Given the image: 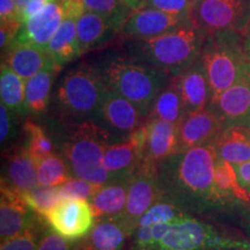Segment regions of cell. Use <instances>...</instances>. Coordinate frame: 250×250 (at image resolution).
<instances>
[{
    "mask_svg": "<svg viewBox=\"0 0 250 250\" xmlns=\"http://www.w3.org/2000/svg\"><path fill=\"white\" fill-rule=\"evenodd\" d=\"M217 158L214 143L175 152L166 158L156 168L164 195L190 214L227 206L214 183Z\"/></svg>",
    "mask_w": 250,
    "mask_h": 250,
    "instance_id": "cell-1",
    "label": "cell"
},
{
    "mask_svg": "<svg viewBox=\"0 0 250 250\" xmlns=\"http://www.w3.org/2000/svg\"><path fill=\"white\" fill-rule=\"evenodd\" d=\"M205 37V31L192 19L162 35L132 41L127 51L134 61L174 77L198 61Z\"/></svg>",
    "mask_w": 250,
    "mask_h": 250,
    "instance_id": "cell-2",
    "label": "cell"
},
{
    "mask_svg": "<svg viewBox=\"0 0 250 250\" xmlns=\"http://www.w3.org/2000/svg\"><path fill=\"white\" fill-rule=\"evenodd\" d=\"M62 125L58 147L72 175L100 186L110 182L103 162L110 134L93 118Z\"/></svg>",
    "mask_w": 250,
    "mask_h": 250,
    "instance_id": "cell-3",
    "label": "cell"
},
{
    "mask_svg": "<svg viewBox=\"0 0 250 250\" xmlns=\"http://www.w3.org/2000/svg\"><path fill=\"white\" fill-rule=\"evenodd\" d=\"M108 86L98 66L81 64L62 76L51 103L62 123L89 120L98 112Z\"/></svg>",
    "mask_w": 250,
    "mask_h": 250,
    "instance_id": "cell-4",
    "label": "cell"
},
{
    "mask_svg": "<svg viewBox=\"0 0 250 250\" xmlns=\"http://www.w3.org/2000/svg\"><path fill=\"white\" fill-rule=\"evenodd\" d=\"M98 67L108 88L130 100L147 114L156 95L171 80L164 72L123 56L105 57Z\"/></svg>",
    "mask_w": 250,
    "mask_h": 250,
    "instance_id": "cell-5",
    "label": "cell"
},
{
    "mask_svg": "<svg viewBox=\"0 0 250 250\" xmlns=\"http://www.w3.org/2000/svg\"><path fill=\"white\" fill-rule=\"evenodd\" d=\"M199 58L208 76L213 101L239 79L248 62L243 36L235 31L208 34Z\"/></svg>",
    "mask_w": 250,
    "mask_h": 250,
    "instance_id": "cell-6",
    "label": "cell"
},
{
    "mask_svg": "<svg viewBox=\"0 0 250 250\" xmlns=\"http://www.w3.org/2000/svg\"><path fill=\"white\" fill-rule=\"evenodd\" d=\"M149 250H250V241L224 235L210 224L188 217L170 224Z\"/></svg>",
    "mask_w": 250,
    "mask_h": 250,
    "instance_id": "cell-7",
    "label": "cell"
},
{
    "mask_svg": "<svg viewBox=\"0 0 250 250\" xmlns=\"http://www.w3.org/2000/svg\"><path fill=\"white\" fill-rule=\"evenodd\" d=\"M192 19L208 34L235 31L245 36L250 26V0H202Z\"/></svg>",
    "mask_w": 250,
    "mask_h": 250,
    "instance_id": "cell-8",
    "label": "cell"
},
{
    "mask_svg": "<svg viewBox=\"0 0 250 250\" xmlns=\"http://www.w3.org/2000/svg\"><path fill=\"white\" fill-rule=\"evenodd\" d=\"M147 112L108 88L93 120L110 134L112 143H116L131 136L147 122Z\"/></svg>",
    "mask_w": 250,
    "mask_h": 250,
    "instance_id": "cell-9",
    "label": "cell"
},
{
    "mask_svg": "<svg viewBox=\"0 0 250 250\" xmlns=\"http://www.w3.org/2000/svg\"><path fill=\"white\" fill-rule=\"evenodd\" d=\"M164 195L156 168L142 165L131 176L127 199L122 218L136 232L140 218Z\"/></svg>",
    "mask_w": 250,
    "mask_h": 250,
    "instance_id": "cell-10",
    "label": "cell"
},
{
    "mask_svg": "<svg viewBox=\"0 0 250 250\" xmlns=\"http://www.w3.org/2000/svg\"><path fill=\"white\" fill-rule=\"evenodd\" d=\"M45 220L51 229L70 241L83 239L95 224L89 202L74 198H64L59 202Z\"/></svg>",
    "mask_w": 250,
    "mask_h": 250,
    "instance_id": "cell-11",
    "label": "cell"
},
{
    "mask_svg": "<svg viewBox=\"0 0 250 250\" xmlns=\"http://www.w3.org/2000/svg\"><path fill=\"white\" fill-rule=\"evenodd\" d=\"M147 126L146 123L131 136L109 145L104 154V167L111 181L130 177L142 166L145 151Z\"/></svg>",
    "mask_w": 250,
    "mask_h": 250,
    "instance_id": "cell-12",
    "label": "cell"
},
{
    "mask_svg": "<svg viewBox=\"0 0 250 250\" xmlns=\"http://www.w3.org/2000/svg\"><path fill=\"white\" fill-rule=\"evenodd\" d=\"M213 109L224 124L227 126L237 124H248L250 122V62L229 88L223 92L217 99L211 101Z\"/></svg>",
    "mask_w": 250,
    "mask_h": 250,
    "instance_id": "cell-13",
    "label": "cell"
},
{
    "mask_svg": "<svg viewBox=\"0 0 250 250\" xmlns=\"http://www.w3.org/2000/svg\"><path fill=\"white\" fill-rule=\"evenodd\" d=\"M224 124L210 105L202 110L187 112L177 124V151L214 143Z\"/></svg>",
    "mask_w": 250,
    "mask_h": 250,
    "instance_id": "cell-14",
    "label": "cell"
},
{
    "mask_svg": "<svg viewBox=\"0 0 250 250\" xmlns=\"http://www.w3.org/2000/svg\"><path fill=\"white\" fill-rule=\"evenodd\" d=\"M192 20V18L171 14L155 8L140 7L134 9L125 22L121 35L132 41L148 40Z\"/></svg>",
    "mask_w": 250,
    "mask_h": 250,
    "instance_id": "cell-15",
    "label": "cell"
},
{
    "mask_svg": "<svg viewBox=\"0 0 250 250\" xmlns=\"http://www.w3.org/2000/svg\"><path fill=\"white\" fill-rule=\"evenodd\" d=\"M40 215L31 210L23 192L1 184L0 198V240L11 239L37 220Z\"/></svg>",
    "mask_w": 250,
    "mask_h": 250,
    "instance_id": "cell-16",
    "label": "cell"
},
{
    "mask_svg": "<svg viewBox=\"0 0 250 250\" xmlns=\"http://www.w3.org/2000/svg\"><path fill=\"white\" fill-rule=\"evenodd\" d=\"M66 0H54L41 13L22 23L15 41L45 49L62 22Z\"/></svg>",
    "mask_w": 250,
    "mask_h": 250,
    "instance_id": "cell-17",
    "label": "cell"
},
{
    "mask_svg": "<svg viewBox=\"0 0 250 250\" xmlns=\"http://www.w3.org/2000/svg\"><path fill=\"white\" fill-rule=\"evenodd\" d=\"M83 11L85 8L80 0H66L64 20L46 46V51L59 66H64L81 56L78 45L77 22Z\"/></svg>",
    "mask_w": 250,
    "mask_h": 250,
    "instance_id": "cell-18",
    "label": "cell"
},
{
    "mask_svg": "<svg viewBox=\"0 0 250 250\" xmlns=\"http://www.w3.org/2000/svg\"><path fill=\"white\" fill-rule=\"evenodd\" d=\"M133 234L122 217L100 219L86 236L73 241V250H124Z\"/></svg>",
    "mask_w": 250,
    "mask_h": 250,
    "instance_id": "cell-19",
    "label": "cell"
},
{
    "mask_svg": "<svg viewBox=\"0 0 250 250\" xmlns=\"http://www.w3.org/2000/svg\"><path fill=\"white\" fill-rule=\"evenodd\" d=\"M170 83L180 93L187 112L202 110L210 105V83L201 58L187 70L171 77Z\"/></svg>",
    "mask_w": 250,
    "mask_h": 250,
    "instance_id": "cell-20",
    "label": "cell"
},
{
    "mask_svg": "<svg viewBox=\"0 0 250 250\" xmlns=\"http://www.w3.org/2000/svg\"><path fill=\"white\" fill-rule=\"evenodd\" d=\"M147 138L142 165L158 168L159 164L177 151V125L160 120H147Z\"/></svg>",
    "mask_w": 250,
    "mask_h": 250,
    "instance_id": "cell-21",
    "label": "cell"
},
{
    "mask_svg": "<svg viewBox=\"0 0 250 250\" xmlns=\"http://www.w3.org/2000/svg\"><path fill=\"white\" fill-rule=\"evenodd\" d=\"M1 184L28 192L39 187L37 181V164L26 148H14L6 154L5 170Z\"/></svg>",
    "mask_w": 250,
    "mask_h": 250,
    "instance_id": "cell-22",
    "label": "cell"
},
{
    "mask_svg": "<svg viewBox=\"0 0 250 250\" xmlns=\"http://www.w3.org/2000/svg\"><path fill=\"white\" fill-rule=\"evenodd\" d=\"M77 33L81 56L107 45L115 37L120 35V31L109 21L87 9L78 18Z\"/></svg>",
    "mask_w": 250,
    "mask_h": 250,
    "instance_id": "cell-23",
    "label": "cell"
},
{
    "mask_svg": "<svg viewBox=\"0 0 250 250\" xmlns=\"http://www.w3.org/2000/svg\"><path fill=\"white\" fill-rule=\"evenodd\" d=\"M4 62L23 80H28L54 64L55 61L45 49L14 41L5 51Z\"/></svg>",
    "mask_w": 250,
    "mask_h": 250,
    "instance_id": "cell-24",
    "label": "cell"
},
{
    "mask_svg": "<svg viewBox=\"0 0 250 250\" xmlns=\"http://www.w3.org/2000/svg\"><path fill=\"white\" fill-rule=\"evenodd\" d=\"M130 177L112 180L102 184L89 201L95 220L122 217L127 199Z\"/></svg>",
    "mask_w": 250,
    "mask_h": 250,
    "instance_id": "cell-25",
    "label": "cell"
},
{
    "mask_svg": "<svg viewBox=\"0 0 250 250\" xmlns=\"http://www.w3.org/2000/svg\"><path fill=\"white\" fill-rule=\"evenodd\" d=\"M62 66L54 62L26 80L27 115L33 117H42L48 112L52 98V86Z\"/></svg>",
    "mask_w": 250,
    "mask_h": 250,
    "instance_id": "cell-26",
    "label": "cell"
},
{
    "mask_svg": "<svg viewBox=\"0 0 250 250\" xmlns=\"http://www.w3.org/2000/svg\"><path fill=\"white\" fill-rule=\"evenodd\" d=\"M218 156L232 165L250 161V127L248 124L227 126L214 142Z\"/></svg>",
    "mask_w": 250,
    "mask_h": 250,
    "instance_id": "cell-27",
    "label": "cell"
},
{
    "mask_svg": "<svg viewBox=\"0 0 250 250\" xmlns=\"http://www.w3.org/2000/svg\"><path fill=\"white\" fill-rule=\"evenodd\" d=\"M214 183L218 193L227 206L240 202L250 205V192L240 184L234 166L219 156L215 161Z\"/></svg>",
    "mask_w": 250,
    "mask_h": 250,
    "instance_id": "cell-28",
    "label": "cell"
},
{
    "mask_svg": "<svg viewBox=\"0 0 250 250\" xmlns=\"http://www.w3.org/2000/svg\"><path fill=\"white\" fill-rule=\"evenodd\" d=\"M0 96L1 102L14 115H27L26 80L15 73L4 62L0 68Z\"/></svg>",
    "mask_w": 250,
    "mask_h": 250,
    "instance_id": "cell-29",
    "label": "cell"
},
{
    "mask_svg": "<svg viewBox=\"0 0 250 250\" xmlns=\"http://www.w3.org/2000/svg\"><path fill=\"white\" fill-rule=\"evenodd\" d=\"M186 114L187 111L180 93L169 83V85L166 86L156 95L147 120H160L177 125Z\"/></svg>",
    "mask_w": 250,
    "mask_h": 250,
    "instance_id": "cell-30",
    "label": "cell"
},
{
    "mask_svg": "<svg viewBox=\"0 0 250 250\" xmlns=\"http://www.w3.org/2000/svg\"><path fill=\"white\" fill-rule=\"evenodd\" d=\"M188 217H191L189 212L169 197L162 195L161 198L156 201L140 218L137 228L154 226L159 224H173Z\"/></svg>",
    "mask_w": 250,
    "mask_h": 250,
    "instance_id": "cell-31",
    "label": "cell"
},
{
    "mask_svg": "<svg viewBox=\"0 0 250 250\" xmlns=\"http://www.w3.org/2000/svg\"><path fill=\"white\" fill-rule=\"evenodd\" d=\"M23 131L26 134L24 148L27 149L36 164H40L48 156L55 153V142L48 132L34 121H26L23 124Z\"/></svg>",
    "mask_w": 250,
    "mask_h": 250,
    "instance_id": "cell-32",
    "label": "cell"
},
{
    "mask_svg": "<svg viewBox=\"0 0 250 250\" xmlns=\"http://www.w3.org/2000/svg\"><path fill=\"white\" fill-rule=\"evenodd\" d=\"M74 177L61 154L48 156L37 164L39 187H59Z\"/></svg>",
    "mask_w": 250,
    "mask_h": 250,
    "instance_id": "cell-33",
    "label": "cell"
},
{
    "mask_svg": "<svg viewBox=\"0 0 250 250\" xmlns=\"http://www.w3.org/2000/svg\"><path fill=\"white\" fill-rule=\"evenodd\" d=\"M83 8L101 15L112 26L122 33L125 22L129 19L132 9L125 6L120 0H80Z\"/></svg>",
    "mask_w": 250,
    "mask_h": 250,
    "instance_id": "cell-34",
    "label": "cell"
},
{
    "mask_svg": "<svg viewBox=\"0 0 250 250\" xmlns=\"http://www.w3.org/2000/svg\"><path fill=\"white\" fill-rule=\"evenodd\" d=\"M23 196L31 210L44 219L52 208L64 199L59 187H37L31 191L23 192Z\"/></svg>",
    "mask_w": 250,
    "mask_h": 250,
    "instance_id": "cell-35",
    "label": "cell"
},
{
    "mask_svg": "<svg viewBox=\"0 0 250 250\" xmlns=\"http://www.w3.org/2000/svg\"><path fill=\"white\" fill-rule=\"evenodd\" d=\"M44 218H39L34 221L23 232L11 239L1 241L0 250H36L39 247L41 236L49 227L45 225Z\"/></svg>",
    "mask_w": 250,
    "mask_h": 250,
    "instance_id": "cell-36",
    "label": "cell"
},
{
    "mask_svg": "<svg viewBox=\"0 0 250 250\" xmlns=\"http://www.w3.org/2000/svg\"><path fill=\"white\" fill-rule=\"evenodd\" d=\"M100 187H101L100 184L92 183L79 177H72L67 182L59 186V190L64 198L83 199V201L89 202Z\"/></svg>",
    "mask_w": 250,
    "mask_h": 250,
    "instance_id": "cell-37",
    "label": "cell"
},
{
    "mask_svg": "<svg viewBox=\"0 0 250 250\" xmlns=\"http://www.w3.org/2000/svg\"><path fill=\"white\" fill-rule=\"evenodd\" d=\"M196 2L193 0H144L143 7L155 8L167 13L192 18Z\"/></svg>",
    "mask_w": 250,
    "mask_h": 250,
    "instance_id": "cell-38",
    "label": "cell"
},
{
    "mask_svg": "<svg viewBox=\"0 0 250 250\" xmlns=\"http://www.w3.org/2000/svg\"><path fill=\"white\" fill-rule=\"evenodd\" d=\"M36 250H73V241H70L48 227L41 236Z\"/></svg>",
    "mask_w": 250,
    "mask_h": 250,
    "instance_id": "cell-39",
    "label": "cell"
},
{
    "mask_svg": "<svg viewBox=\"0 0 250 250\" xmlns=\"http://www.w3.org/2000/svg\"><path fill=\"white\" fill-rule=\"evenodd\" d=\"M14 136V114L0 103V142L1 146L7 144Z\"/></svg>",
    "mask_w": 250,
    "mask_h": 250,
    "instance_id": "cell-40",
    "label": "cell"
},
{
    "mask_svg": "<svg viewBox=\"0 0 250 250\" xmlns=\"http://www.w3.org/2000/svg\"><path fill=\"white\" fill-rule=\"evenodd\" d=\"M20 21L18 0H0V23H14Z\"/></svg>",
    "mask_w": 250,
    "mask_h": 250,
    "instance_id": "cell-41",
    "label": "cell"
},
{
    "mask_svg": "<svg viewBox=\"0 0 250 250\" xmlns=\"http://www.w3.org/2000/svg\"><path fill=\"white\" fill-rule=\"evenodd\" d=\"M22 23H0V49L1 54H4L12 43L17 39V35Z\"/></svg>",
    "mask_w": 250,
    "mask_h": 250,
    "instance_id": "cell-42",
    "label": "cell"
},
{
    "mask_svg": "<svg viewBox=\"0 0 250 250\" xmlns=\"http://www.w3.org/2000/svg\"><path fill=\"white\" fill-rule=\"evenodd\" d=\"M54 0H27L20 7V21L24 23L44 9Z\"/></svg>",
    "mask_w": 250,
    "mask_h": 250,
    "instance_id": "cell-43",
    "label": "cell"
},
{
    "mask_svg": "<svg viewBox=\"0 0 250 250\" xmlns=\"http://www.w3.org/2000/svg\"><path fill=\"white\" fill-rule=\"evenodd\" d=\"M235 168L237 180L245 189H248L250 187V161L243 162V164L233 165Z\"/></svg>",
    "mask_w": 250,
    "mask_h": 250,
    "instance_id": "cell-44",
    "label": "cell"
},
{
    "mask_svg": "<svg viewBox=\"0 0 250 250\" xmlns=\"http://www.w3.org/2000/svg\"><path fill=\"white\" fill-rule=\"evenodd\" d=\"M243 49H245L247 61L250 62V26L247 29L245 36H243Z\"/></svg>",
    "mask_w": 250,
    "mask_h": 250,
    "instance_id": "cell-45",
    "label": "cell"
},
{
    "mask_svg": "<svg viewBox=\"0 0 250 250\" xmlns=\"http://www.w3.org/2000/svg\"><path fill=\"white\" fill-rule=\"evenodd\" d=\"M121 2H123L125 6H127L130 9H138L140 7H143L144 0H120Z\"/></svg>",
    "mask_w": 250,
    "mask_h": 250,
    "instance_id": "cell-46",
    "label": "cell"
},
{
    "mask_svg": "<svg viewBox=\"0 0 250 250\" xmlns=\"http://www.w3.org/2000/svg\"><path fill=\"white\" fill-rule=\"evenodd\" d=\"M247 229H248V232L250 234V210L248 212V218H247Z\"/></svg>",
    "mask_w": 250,
    "mask_h": 250,
    "instance_id": "cell-47",
    "label": "cell"
},
{
    "mask_svg": "<svg viewBox=\"0 0 250 250\" xmlns=\"http://www.w3.org/2000/svg\"><path fill=\"white\" fill-rule=\"evenodd\" d=\"M27 0H18V4H19V7H21V6H22L24 2H26Z\"/></svg>",
    "mask_w": 250,
    "mask_h": 250,
    "instance_id": "cell-48",
    "label": "cell"
},
{
    "mask_svg": "<svg viewBox=\"0 0 250 250\" xmlns=\"http://www.w3.org/2000/svg\"><path fill=\"white\" fill-rule=\"evenodd\" d=\"M193 1H195V2H196V4H197V2H199V1H202V0H193Z\"/></svg>",
    "mask_w": 250,
    "mask_h": 250,
    "instance_id": "cell-49",
    "label": "cell"
},
{
    "mask_svg": "<svg viewBox=\"0 0 250 250\" xmlns=\"http://www.w3.org/2000/svg\"><path fill=\"white\" fill-rule=\"evenodd\" d=\"M248 191H249V192H250V187H249V188H248Z\"/></svg>",
    "mask_w": 250,
    "mask_h": 250,
    "instance_id": "cell-50",
    "label": "cell"
},
{
    "mask_svg": "<svg viewBox=\"0 0 250 250\" xmlns=\"http://www.w3.org/2000/svg\"><path fill=\"white\" fill-rule=\"evenodd\" d=\"M248 125H249V127H250V122H249V123H248Z\"/></svg>",
    "mask_w": 250,
    "mask_h": 250,
    "instance_id": "cell-51",
    "label": "cell"
}]
</instances>
